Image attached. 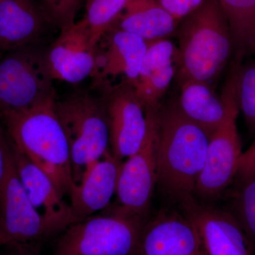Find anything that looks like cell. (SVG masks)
Wrapping results in <instances>:
<instances>
[{
	"mask_svg": "<svg viewBox=\"0 0 255 255\" xmlns=\"http://www.w3.org/2000/svg\"><path fill=\"white\" fill-rule=\"evenodd\" d=\"M147 48V42L141 37L119 28H110L97 44L95 69L92 76L94 86L119 76L124 77V82L133 86Z\"/></svg>",
	"mask_w": 255,
	"mask_h": 255,
	"instance_id": "obj_14",
	"label": "cell"
},
{
	"mask_svg": "<svg viewBox=\"0 0 255 255\" xmlns=\"http://www.w3.org/2000/svg\"><path fill=\"white\" fill-rule=\"evenodd\" d=\"M50 26L36 0H0V53L38 43Z\"/></svg>",
	"mask_w": 255,
	"mask_h": 255,
	"instance_id": "obj_18",
	"label": "cell"
},
{
	"mask_svg": "<svg viewBox=\"0 0 255 255\" xmlns=\"http://www.w3.org/2000/svg\"><path fill=\"white\" fill-rule=\"evenodd\" d=\"M122 164L110 148L102 158L87 167L81 181L74 186L70 194V205L80 221L111 205L117 192Z\"/></svg>",
	"mask_w": 255,
	"mask_h": 255,
	"instance_id": "obj_16",
	"label": "cell"
},
{
	"mask_svg": "<svg viewBox=\"0 0 255 255\" xmlns=\"http://www.w3.org/2000/svg\"><path fill=\"white\" fill-rule=\"evenodd\" d=\"M112 155L122 161L137 152L147 131L146 110L133 87L126 82L107 89L104 97Z\"/></svg>",
	"mask_w": 255,
	"mask_h": 255,
	"instance_id": "obj_11",
	"label": "cell"
},
{
	"mask_svg": "<svg viewBox=\"0 0 255 255\" xmlns=\"http://www.w3.org/2000/svg\"><path fill=\"white\" fill-rule=\"evenodd\" d=\"M53 25L60 30L75 22L82 0H36Z\"/></svg>",
	"mask_w": 255,
	"mask_h": 255,
	"instance_id": "obj_25",
	"label": "cell"
},
{
	"mask_svg": "<svg viewBox=\"0 0 255 255\" xmlns=\"http://www.w3.org/2000/svg\"><path fill=\"white\" fill-rule=\"evenodd\" d=\"M177 47L168 38L147 42L133 87L145 110H157L177 70Z\"/></svg>",
	"mask_w": 255,
	"mask_h": 255,
	"instance_id": "obj_17",
	"label": "cell"
},
{
	"mask_svg": "<svg viewBox=\"0 0 255 255\" xmlns=\"http://www.w3.org/2000/svg\"><path fill=\"white\" fill-rule=\"evenodd\" d=\"M148 220L110 205L67 228L53 255H136Z\"/></svg>",
	"mask_w": 255,
	"mask_h": 255,
	"instance_id": "obj_4",
	"label": "cell"
},
{
	"mask_svg": "<svg viewBox=\"0 0 255 255\" xmlns=\"http://www.w3.org/2000/svg\"><path fill=\"white\" fill-rule=\"evenodd\" d=\"M255 53V50H254V53Z\"/></svg>",
	"mask_w": 255,
	"mask_h": 255,
	"instance_id": "obj_30",
	"label": "cell"
},
{
	"mask_svg": "<svg viewBox=\"0 0 255 255\" xmlns=\"http://www.w3.org/2000/svg\"><path fill=\"white\" fill-rule=\"evenodd\" d=\"M180 87L178 107L211 137L227 114L222 97L215 95L214 87L206 82L189 80L181 84Z\"/></svg>",
	"mask_w": 255,
	"mask_h": 255,
	"instance_id": "obj_20",
	"label": "cell"
},
{
	"mask_svg": "<svg viewBox=\"0 0 255 255\" xmlns=\"http://www.w3.org/2000/svg\"><path fill=\"white\" fill-rule=\"evenodd\" d=\"M130 0H87L86 18L94 41L101 38L115 24Z\"/></svg>",
	"mask_w": 255,
	"mask_h": 255,
	"instance_id": "obj_22",
	"label": "cell"
},
{
	"mask_svg": "<svg viewBox=\"0 0 255 255\" xmlns=\"http://www.w3.org/2000/svg\"><path fill=\"white\" fill-rule=\"evenodd\" d=\"M47 53L36 43L0 55V114L55 99Z\"/></svg>",
	"mask_w": 255,
	"mask_h": 255,
	"instance_id": "obj_6",
	"label": "cell"
},
{
	"mask_svg": "<svg viewBox=\"0 0 255 255\" xmlns=\"http://www.w3.org/2000/svg\"><path fill=\"white\" fill-rule=\"evenodd\" d=\"M7 137L20 182L32 205L44 221L48 236L64 231L80 221L50 178L14 145L8 134Z\"/></svg>",
	"mask_w": 255,
	"mask_h": 255,
	"instance_id": "obj_12",
	"label": "cell"
},
{
	"mask_svg": "<svg viewBox=\"0 0 255 255\" xmlns=\"http://www.w3.org/2000/svg\"><path fill=\"white\" fill-rule=\"evenodd\" d=\"M236 178L241 183L255 178V140L242 153L238 162Z\"/></svg>",
	"mask_w": 255,
	"mask_h": 255,
	"instance_id": "obj_27",
	"label": "cell"
},
{
	"mask_svg": "<svg viewBox=\"0 0 255 255\" xmlns=\"http://www.w3.org/2000/svg\"><path fill=\"white\" fill-rule=\"evenodd\" d=\"M0 147L5 162L4 182L0 191V246H21L48 236L44 221L32 205L20 182L7 134L1 122Z\"/></svg>",
	"mask_w": 255,
	"mask_h": 255,
	"instance_id": "obj_9",
	"label": "cell"
},
{
	"mask_svg": "<svg viewBox=\"0 0 255 255\" xmlns=\"http://www.w3.org/2000/svg\"><path fill=\"white\" fill-rule=\"evenodd\" d=\"M242 184L233 214L255 246V178Z\"/></svg>",
	"mask_w": 255,
	"mask_h": 255,
	"instance_id": "obj_24",
	"label": "cell"
},
{
	"mask_svg": "<svg viewBox=\"0 0 255 255\" xmlns=\"http://www.w3.org/2000/svg\"><path fill=\"white\" fill-rule=\"evenodd\" d=\"M55 99L31 108L0 114V122L14 145L50 178L60 195L75 185L70 150L55 109Z\"/></svg>",
	"mask_w": 255,
	"mask_h": 255,
	"instance_id": "obj_3",
	"label": "cell"
},
{
	"mask_svg": "<svg viewBox=\"0 0 255 255\" xmlns=\"http://www.w3.org/2000/svg\"><path fill=\"white\" fill-rule=\"evenodd\" d=\"M177 21H179L200 6L204 0H157Z\"/></svg>",
	"mask_w": 255,
	"mask_h": 255,
	"instance_id": "obj_26",
	"label": "cell"
},
{
	"mask_svg": "<svg viewBox=\"0 0 255 255\" xmlns=\"http://www.w3.org/2000/svg\"><path fill=\"white\" fill-rule=\"evenodd\" d=\"M178 23L157 0H130L112 27L150 42L175 36Z\"/></svg>",
	"mask_w": 255,
	"mask_h": 255,
	"instance_id": "obj_19",
	"label": "cell"
},
{
	"mask_svg": "<svg viewBox=\"0 0 255 255\" xmlns=\"http://www.w3.org/2000/svg\"><path fill=\"white\" fill-rule=\"evenodd\" d=\"M136 255H203L195 227L182 213L164 212L148 220Z\"/></svg>",
	"mask_w": 255,
	"mask_h": 255,
	"instance_id": "obj_15",
	"label": "cell"
},
{
	"mask_svg": "<svg viewBox=\"0 0 255 255\" xmlns=\"http://www.w3.org/2000/svg\"><path fill=\"white\" fill-rule=\"evenodd\" d=\"M4 255H38L34 254V253H29V252L26 251H18L13 252V253H8V254Z\"/></svg>",
	"mask_w": 255,
	"mask_h": 255,
	"instance_id": "obj_29",
	"label": "cell"
},
{
	"mask_svg": "<svg viewBox=\"0 0 255 255\" xmlns=\"http://www.w3.org/2000/svg\"><path fill=\"white\" fill-rule=\"evenodd\" d=\"M179 85L189 80L214 87L233 54L232 36L220 0H204L178 23Z\"/></svg>",
	"mask_w": 255,
	"mask_h": 255,
	"instance_id": "obj_2",
	"label": "cell"
},
{
	"mask_svg": "<svg viewBox=\"0 0 255 255\" xmlns=\"http://www.w3.org/2000/svg\"><path fill=\"white\" fill-rule=\"evenodd\" d=\"M236 92L240 111L243 114L248 130L255 133V61L238 65Z\"/></svg>",
	"mask_w": 255,
	"mask_h": 255,
	"instance_id": "obj_23",
	"label": "cell"
},
{
	"mask_svg": "<svg viewBox=\"0 0 255 255\" xmlns=\"http://www.w3.org/2000/svg\"><path fill=\"white\" fill-rule=\"evenodd\" d=\"M195 227L203 255H255V246L233 213L195 197L180 204Z\"/></svg>",
	"mask_w": 255,
	"mask_h": 255,
	"instance_id": "obj_10",
	"label": "cell"
},
{
	"mask_svg": "<svg viewBox=\"0 0 255 255\" xmlns=\"http://www.w3.org/2000/svg\"><path fill=\"white\" fill-rule=\"evenodd\" d=\"M158 110H146L147 131L139 150L122 162L113 205L148 219L157 184Z\"/></svg>",
	"mask_w": 255,
	"mask_h": 255,
	"instance_id": "obj_8",
	"label": "cell"
},
{
	"mask_svg": "<svg viewBox=\"0 0 255 255\" xmlns=\"http://www.w3.org/2000/svg\"><path fill=\"white\" fill-rule=\"evenodd\" d=\"M209 140L177 102L159 107L157 186L169 200L181 204L194 196Z\"/></svg>",
	"mask_w": 255,
	"mask_h": 255,
	"instance_id": "obj_1",
	"label": "cell"
},
{
	"mask_svg": "<svg viewBox=\"0 0 255 255\" xmlns=\"http://www.w3.org/2000/svg\"><path fill=\"white\" fill-rule=\"evenodd\" d=\"M232 36L233 53L241 60L255 48V0H220Z\"/></svg>",
	"mask_w": 255,
	"mask_h": 255,
	"instance_id": "obj_21",
	"label": "cell"
},
{
	"mask_svg": "<svg viewBox=\"0 0 255 255\" xmlns=\"http://www.w3.org/2000/svg\"><path fill=\"white\" fill-rule=\"evenodd\" d=\"M237 68L233 67L221 97L227 109L226 118L210 137L204 167L194 197L203 202L216 200L237 175L238 162L243 151L237 127L240 112L236 92Z\"/></svg>",
	"mask_w": 255,
	"mask_h": 255,
	"instance_id": "obj_7",
	"label": "cell"
},
{
	"mask_svg": "<svg viewBox=\"0 0 255 255\" xmlns=\"http://www.w3.org/2000/svg\"><path fill=\"white\" fill-rule=\"evenodd\" d=\"M5 174V162L4 154L2 150L0 147V191L2 187L3 182H4Z\"/></svg>",
	"mask_w": 255,
	"mask_h": 255,
	"instance_id": "obj_28",
	"label": "cell"
},
{
	"mask_svg": "<svg viewBox=\"0 0 255 255\" xmlns=\"http://www.w3.org/2000/svg\"><path fill=\"white\" fill-rule=\"evenodd\" d=\"M97 44L84 17L60 30L47 53L48 68L53 80L78 83L95 71Z\"/></svg>",
	"mask_w": 255,
	"mask_h": 255,
	"instance_id": "obj_13",
	"label": "cell"
},
{
	"mask_svg": "<svg viewBox=\"0 0 255 255\" xmlns=\"http://www.w3.org/2000/svg\"><path fill=\"white\" fill-rule=\"evenodd\" d=\"M57 116L68 140L75 184L87 167L110 147V126L105 98L78 94L55 102Z\"/></svg>",
	"mask_w": 255,
	"mask_h": 255,
	"instance_id": "obj_5",
	"label": "cell"
}]
</instances>
